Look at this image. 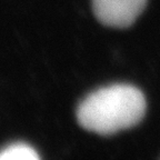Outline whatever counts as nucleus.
Returning <instances> with one entry per match:
<instances>
[{"label":"nucleus","mask_w":160,"mask_h":160,"mask_svg":"<svg viewBox=\"0 0 160 160\" xmlns=\"http://www.w3.org/2000/svg\"><path fill=\"white\" fill-rule=\"evenodd\" d=\"M146 112V99L138 88L112 85L90 93L80 103L78 121L85 129L111 135L137 125Z\"/></svg>","instance_id":"f257e3e1"},{"label":"nucleus","mask_w":160,"mask_h":160,"mask_svg":"<svg viewBox=\"0 0 160 160\" xmlns=\"http://www.w3.org/2000/svg\"><path fill=\"white\" fill-rule=\"evenodd\" d=\"M39 159L37 151L23 142L8 145L0 150V160H35Z\"/></svg>","instance_id":"7ed1b4c3"},{"label":"nucleus","mask_w":160,"mask_h":160,"mask_svg":"<svg viewBox=\"0 0 160 160\" xmlns=\"http://www.w3.org/2000/svg\"><path fill=\"white\" fill-rule=\"evenodd\" d=\"M147 0H93V11L106 26L125 28L137 19Z\"/></svg>","instance_id":"f03ea898"}]
</instances>
